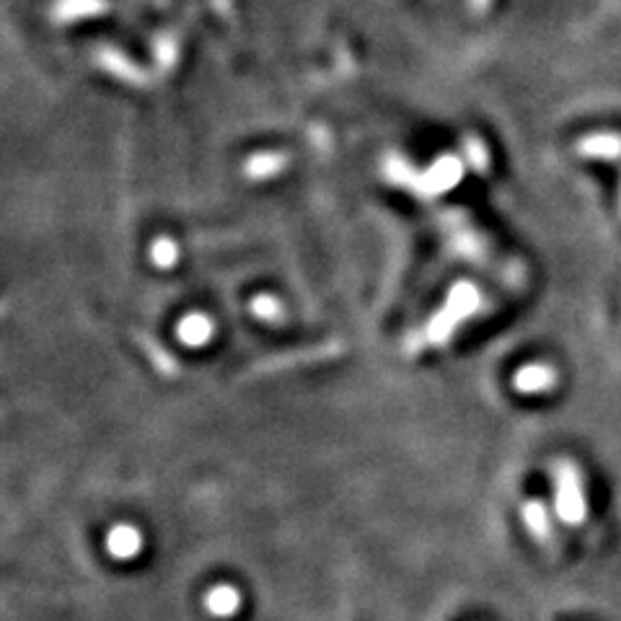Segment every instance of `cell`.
I'll return each instance as SVG.
<instances>
[{
    "instance_id": "6da1fadb",
    "label": "cell",
    "mask_w": 621,
    "mask_h": 621,
    "mask_svg": "<svg viewBox=\"0 0 621 621\" xmlns=\"http://www.w3.org/2000/svg\"><path fill=\"white\" fill-rule=\"evenodd\" d=\"M557 510L567 523H580L586 515V502H583V489H580V477L573 466H565L559 474V497H557Z\"/></svg>"
},
{
    "instance_id": "7a4b0ae2",
    "label": "cell",
    "mask_w": 621,
    "mask_h": 621,
    "mask_svg": "<svg viewBox=\"0 0 621 621\" xmlns=\"http://www.w3.org/2000/svg\"><path fill=\"white\" fill-rule=\"evenodd\" d=\"M557 384V373H554L552 368H546V365H531V368H525L521 370L515 376V386L521 391H546V389H552V386Z\"/></svg>"
},
{
    "instance_id": "3957f363",
    "label": "cell",
    "mask_w": 621,
    "mask_h": 621,
    "mask_svg": "<svg viewBox=\"0 0 621 621\" xmlns=\"http://www.w3.org/2000/svg\"><path fill=\"white\" fill-rule=\"evenodd\" d=\"M586 156L594 158H619L621 156V137L619 135H594L580 145Z\"/></svg>"
},
{
    "instance_id": "277c9868",
    "label": "cell",
    "mask_w": 621,
    "mask_h": 621,
    "mask_svg": "<svg viewBox=\"0 0 621 621\" xmlns=\"http://www.w3.org/2000/svg\"><path fill=\"white\" fill-rule=\"evenodd\" d=\"M137 546H141V536L133 529H127V525H122V529H114L112 536H109V550L117 557H133L137 552Z\"/></svg>"
},
{
    "instance_id": "5b68a950",
    "label": "cell",
    "mask_w": 621,
    "mask_h": 621,
    "mask_svg": "<svg viewBox=\"0 0 621 621\" xmlns=\"http://www.w3.org/2000/svg\"><path fill=\"white\" fill-rule=\"evenodd\" d=\"M208 609L213 611V613H221V617H225V613H233L239 609V594L233 588H215L213 594L208 596Z\"/></svg>"
},
{
    "instance_id": "8992f818",
    "label": "cell",
    "mask_w": 621,
    "mask_h": 621,
    "mask_svg": "<svg viewBox=\"0 0 621 621\" xmlns=\"http://www.w3.org/2000/svg\"><path fill=\"white\" fill-rule=\"evenodd\" d=\"M210 334V324L202 317H192L181 324V337L189 342H202Z\"/></svg>"
},
{
    "instance_id": "52a82bcc",
    "label": "cell",
    "mask_w": 621,
    "mask_h": 621,
    "mask_svg": "<svg viewBox=\"0 0 621 621\" xmlns=\"http://www.w3.org/2000/svg\"><path fill=\"white\" fill-rule=\"evenodd\" d=\"M529 523L533 525V531H542V536H546V518H544V510L542 508H536V506H531L529 508Z\"/></svg>"
},
{
    "instance_id": "ba28073f",
    "label": "cell",
    "mask_w": 621,
    "mask_h": 621,
    "mask_svg": "<svg viewBox=\"0 0 621 621\" xmlns=\"http://www.w3.org/2000/svg\"><path fill=\"white\" fill-rule=\"evenodd\" d=\"M619 215H621V192H619Z\"/></svg>"
}]
</instances>
